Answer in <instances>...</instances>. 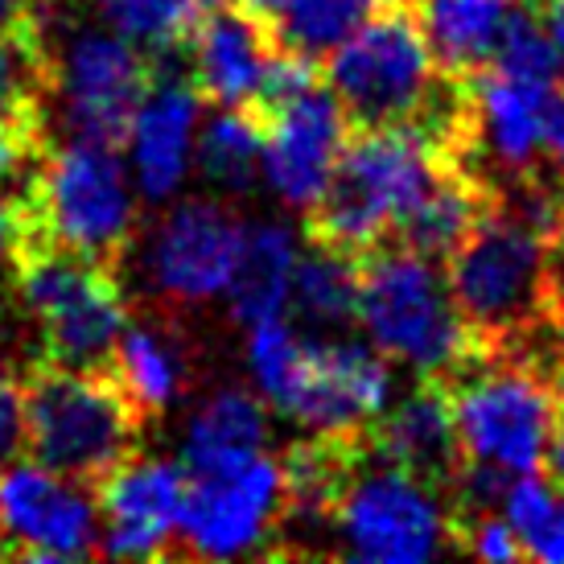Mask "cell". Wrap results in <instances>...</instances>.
I'll list each match as a JSON object with an SVG mask.
<instances>
[{
  "mask_svg": "<svg viewBox=\"0 0 564 564\" xmlns=\"http://www.w3.org/2000/svg\"><path fill=\"white\" fill-rule=\"evenodd\" d=\"M462 317L486 350H523L564 362V248L507 189L445 256Z\"/></svg>",
  "mask_w": 564,
  "mask_h": 564,
  "instance_id": "obj_1",
  "label": "cell"
},
{
  "mask_svg": "<svg viewBox=\"0 0 564 564\" xmlns=\"http://www.w3.org/2000/svg\"><path fill=\"white\" fill-rule=\"evenodd\" d=\"M322 75L355 128L412 124L441 153L462 158L470 137V79L437 66L412 0H379L376 13L326 54Z\"/></svg>",
  "mask_w": 564,
  "mask_h": 564,
  "instance_id": "obj_2",
  "label": "cell"
},
{
  "mask_svg": "<svg viewBox=\"0 0 564 564\" xmlns=\"http://www.w3.org/2000/svg\"><path fill=\"white\" fill-rule=\"evenodd\" d=\"M248 371L268 404L310 433H359L392 404V359L376 343L301 338L284 317L251 326Z\"/></svg>",
  "mask_w": 564,
  "mask_h": 564,
  "instance_id": "obj_3",
  "label": "cell"
},
{
  "mask_svg": "<svg viewBox=\"0 0 564 564\" xmlns=\"http://www.w3.org/2000/svg\"><path fill=\"white\" fill-rule=\"evenodd\" d=\"M445 161L449 153L412 124L355 128L326 194L314 210H305V239L371 256L392 243Z\"/></svg>",
  "mask_w": 564,
  "mask_h": 564,
  "instance_id": "obj_4",
  "label": "cell"
},
{
  "mask_svg": "<svg viewBox=\"0 0 564 564\" xmlns=\"http://www.w3.org/2000/svg\"><path fill=\"white\" fill-rule=\"evenodd\" d=\"M470 466L532 474L549 462L564 408V362L523 350H482L445 379Z\"/></svg>",
  "mask_w": 564,
  "mask_h": 564,
  "instance_id": "obj_5",
  "label": "cell"
},
{
  "mask_svg": "<svg viewBox=\"0 0 564 564\" xmlns=\"http://www.w3.org/2000/svg\"><path fill=\"white\" fill-rule=\"evenodd\" d=\"M116 149L87 137L50 144L30 194L13 203L17 243L46 239L99 264H124L137 243V189Z\"/></svg>",
  "mask_w": 564,
  "mask_h": 564,
  "instance_id": "obj_6",
  "label": "cell"
},
{
  "mask_svg": "<svg viewBox=\"0 0 564 564\" xmlns=\"http://www.w3.org/2000/svg\"><path fill=\"white\" fill-rule=\"evenodd\" d=\"M359 326L392 362L421 379H449L486 346L462 317L445 268L404 243H383L362 256Z\"/></svg>",
  "mask_w": 564,
  "mask_h": 564,
  "instance_id": "obj_7",
  "label": "cell"
},
{
  "mask_svg": "<svg viewBox=\"0 0 564 564\" xmlns=\"http://www.w3.org/2000/svg\"><path fill=\"white\" fill-rule=\"evenodd\" d=\"M30 388V457L50 470L99 486L141 449L149 416L132 404L111 367H66L37 359Z\"/></svg>",
  "mask_w": 564,
  "mask_h": 564,
  "instance_id": "obj_8",
  "label": "cell"
},
{
  "mask_svg": "<svg viewBox=\"0 0 564 564\" xmlns=\"http://www.w3.org/2000/svg\"><path fill=\"white\" fill-rule=\"evenodd\" d=\"M13 289L42 334V359L66 367H108L128 326L120 268L46 239H21Z\"/></svg>",
  "mask_w": 564,
  "mask_h": 564,
  "instance_id": "obj_9",
  "label": "cell"
},
{
  "mask_svg": "<svg viewBox=\"0 0 564 564\" xmlns=\"http://www.w3.org/2000/svg\"><path fill=\"white\" fill-rule=\"evenodd\" d=\"M457 549L449 499L412 470L367 449L350 470L329 519V552L362 564H424Z\"/></svg>",
  "mask_w": 564,
  "mask_h": 564,
  "instance_id": "obj_10",
  "label": "cell"
},
{
  "mask_svg": "<svg viewBox=\"0 0 564 564\" xmlns=\"http://www.w3.org/2000/svg\"><path fill=\"white\" fill-rule=\"evenodd\" d=\"M284 511H289L284 462L268 449L189 474L182 556H206V561H231L256 552L281 556Z\"/></svg>",
  "mask_w": 564,
  "mask_h": 564,
  "instance_id": "obj_11",
  "label": "cell"
},
{
  "mask_svg": "<svg viewBox=\"0 0 564 564\" xmlns=\"http://www.w3.org/2000/svg\"><path fill=\"white\" fill-rule=\"evenodd\" d=\"M158 70L120 30H79L54 54V95L70 137L124 144Z\"/></svg>",
  "mask_w": 564,
  "mask_h": 564,
  "instance_id": "obj_12",
  "label": "cell"
},
{
  "mask_svg": "<svg viewBox=\"0 0 564 564\" xmlns=\"http://www.w3.org/2000/svg\"><path fill=\"white\" fill-rule=\"evenodd\" d=\"M104 516L91 482L50 470L37 457L0 470V556L9 561H83L99 556Z\"/></svg>",
  "mask_w": 564,
  "mask_h": 564,
  "instance_id": "obj_13",
  "label": "cell"
},
{
  "mask_svg": "<svg viewBox=\"0 0 564 564\" xmlns=\"http://www.w3.org/2000/svg\"><path fill=\"white\" fill-rule=\"evenodd\" d=\"M248 223L219 198L170 206L144 239V276L165 305H206L231 293Z\"/></svg>",
  "mask_w": 564,
  "mask_h": 564,
  "instance_id": "obj_14",
  "label": "cell"
},
{
  "mask_svg": "<svg viewBox=\"0 0 564 564\" xmlns=\"http://www.w3.org/2000/svg\"><path fill=\"white\" fill-rule=\"evenodd\" d=\"M556 83L523 79L486 66L470 79V137L462 165L490 189L549 173V111Z\"/></svg>",
  "mask_w": 564,
  "mask_h": 564,
  "instance_id": "obj_15",
  "label": "cell"
},
{
  "mask_svg": "<svg viewBox=\"0 0 564 564\" xmlns=\"http://www.w3.org/2000/svg\"><path fill=\"white\" fill-rule=\"evenodd\" d=\"M104 544L99 556L111 561H165L182 556V519H186L189 474L165 457H128L95 486Z\"/></svg>",
  "mask_w": 564,
  "mask_h": 564,
  "instance_id": "obj_16",
  "label": "cell"
},
{
  "mask_svg": "<svg viewBox=\"0 0 564 564\" xmlns=\"http://www.w3.org/2000/svg\"><path fill=\"white\" fill-rule=\"evenodd\" d=\"M186 75L215 108H256L276 54V21L251 0H215L186 33Z\"/></svg>",
  "mask_w": 564,
  "mask_h": 564,
  "instance_id": "obj_17",
  "label": "cell"
},
{
  "mask_svg": "<svg viewBox=\"0 0 564 564\" xmlns=\"http://www.w3.org/2000/svg\"><path fill=\"white\" fill-rule=\"evenodd\" d=\"M260 120H264L268 189L293 210H314L355 132L338 95L322 79L317 87L293 95L289 104L272 108Z\"/></svg>",
  "mask_w": 564,
  "mask_h": 564,
  "instance_id": "obj_18",
  "label": "cell"
},
{
  "mask_svg": "<svg viewBox=\"0 0 564 564\" xmlns=\"http://www.w3.org/2000/svg\"><path fill=\"white\" fill-rule=\"evenodd\" d=\"M371 449L412 470L429 486H437L449 499V490L462 478L466 454L457 441L454 404H449L445 379H421L404 400L388 404V412L371 424Z\"/></svg>",
  "mask_w": 564,
  "mask_h": 564,
  "instance_id": "obj_19",
  "label": "cell"
},
{
  "mask_svg": "<svg viewBox=\"0 0 564 564\" xmlns=\"http://www.w3.org/2000/svg\"><path fill=\"white\" fill-rule=\"evenodd\" d=\"M198 116H203V95L189 83V75H165L149 87L137 120L128 128V161L132 177L144 198L165 203L173 189L182 186L189 170V158L198 149Z\"/></svg>",
  "mask_w": 564,
  "mask_h": 564,
  "instance_id": "obj_20",
  "label": "cell"
},
{
  "mask_svg": "<svg viewBox=\"0 0 564 564\" xmlns=\"http://www.w3.org/2000/svg\"><path fill=\"white\" fill-rule=\"evenodd\" d=\"M516 4L519 0H412L433 58L457 79H474L495 63Z\"/></svg>",
  "mask_w": 564,
  "mask_h": 564,
  "instance_id": "obj_21",
  "label": "cell"
},
{
  "mask_svg": "<svg viewBox=\"0 0 564 564\" xmlns=\"http://www.w3.org/2000/svg\"><path fill=\"white\" fill-rule=\"evenodd\" d=\"M108 367L111 376L124 383L132 404L149 416V424L161 421L189 388L186 343H182V334H173L161 322H149V326H132L128 322Z\"/></svg>",
  "mask_w": 564,
  "mask_h": 564,
  "instance_id": "obj_22",
  "label": "cell"
},
{
  "mask_svg": "<svg viewBox=\"0 0 564 564\" xmlns=\"http://www.w3.org/2000/svg\"><path fill=\"white\" fill-rule=\"evenodd\" d=\"M301 239L293 227L284 223H248L243 251H239L236 281H231V314L243 326L268 322V317H284L289 301H293V276H297L301 260Z\"/></svg>",
  "mask_w": 564,
  "mask_h": 564,
  "instance_id": "obj_23",
  "label": "cell"
},
{
  "mask_svg": "<svg viewBox=\"0 0 564 564\" xmlns=\"http://www.w3.org/2000/svg\"><path fill=\"white\" fill-rule=\"evenodd\" d=\"M268 400L260 388H239L227 383L210 392L198 404V412L186 424V445H182V466L189 474L227 466L236 457H248L268 445Z\"/></svg>",
  "mask_w": 564,
  "mask_h": 564,
  "instance_id": "obj_24",
  "label": "cell"
},
{
  "mask_svg": "<svg viewBox=\"0 0 564 564\" xmlns=\"http://www.w3.org/2000/svg\"><path fill=\"white\" fill-rule=\"evenodd\" d=\"M486 198H490V186L482 177L449 158L441 165L437 182L424 189L421 203L408 210V219L400 223L392 243H404V248H416L433 260H445L474 227V219L482 215Z\"/></svg>",
  "mask_w": 564,
  "mask_h": 564,
  "instance_id": "obj_25",
  "label": "cell"
},
{
  "mask_svg": "<svg viewBox=\"0 0 564 564\" xmlns=\"http://www.w3.org/2000/svg\"><path fill=\"white\" fill-rule=\"evenodd\" d=\"M54 95V50L42 9L0 21V120L46 116Z\"/></svg>",
  "mask_w": 564,
  "mask_h": 564,
  "instance_id": "obj_26",
  "label": "cell"
},
{
  "mask_svg": "<svg viewBox=\"0 0 564 564\" xmlns=\"http://www.w3.org/2000/svg\"><path fill=\"white\" fill-rule=\"evenodd\" d=\"M362 301V256L329 243H314L301 251L293 276V310L314 329H343L359 322Z\"/></svg>",
  "mask_w": 564,
  "mask_h": 564,
  "instance_id": "obj_27",
  "label": "cell"
},
{
  "mask_svg": "<svg viewBox=\"0 0 564 564\" xmlns=\"http://www.w3.org/2000/svg\"><path fill=\"white\" fill-rule=\"evenodd\" d=\"M198 165L223 194H248L264 173V120L251 108H215L198 132Z\"/></svg>",
  "mask_w": 564,
  "mask_h": 564,
  "instance_id": "obj_28",
  "label": "cell"
},
{
  "mask_svg": "<svg viewBox=\"0 0 564 564\" xmlns=\"http://www.w3.org/2000/svg\"><path fill=\"white\" fill-rule=\"evenodd\" d=\"M502 516L532 561L564 564V482L540 478V470L516 474L502 495Z\"/></svg>",
  "mask_w": 564,
  "mask_h": 564,
  "instance_id": "obj_29",
  "label": "cell"
},
{
  "mask_svg": "<svg viewBox=\"0 0 564 564\" xmlns=\"http://www.w3.org/2000/svg\"><path fill=\"white\" fill-rule=\"evenodd\" d=\"M379 9V0H276L272 21L289 50L326 58Z\"/></svg>",
  "mask_w": 564,
  "mask_h": 564,
  "instance_id": "obj_30",
  "label": "cell"
},
{
  "mask_svg": "<svg viewBox=\"0 0 564 564\" xmlns=\"http://www.w3.org/2000/svg\"><path fill=\"white\" fill-rule=\"evenodd\" d=\"M215 0H95V9L108 17L111 30H120L144 50L170 54L186 42L194 21Z\"/></svg>",
  "mask_w": 564,
  "mask_h": 564,
  "instance_id": "obj_31",
  "label": "cell"
},
{
  "mask_svg": "<svg viewBox=\"0 0 564 564\" xmlns=\"http://www.w3.org/2000/svg\"><path fill=\"white\" fill-rule=\"evenodd\" d=\"M30 454V388L25 376L0 371V470Z\"/></svg>",
  "mask_w": 564,
  "mask_h": 564,
  "instance_id": "obj_32",
  "label": "cell"
},
{
  "mask_svg": "<svg viewBox=\"0 0 564 564\" xmlns=\"http://www.w3.org/2000/svg\"><path fill=\"white\" fill-rule=\"evenodd\" d=\"M457 549L470 552V556H482V561H523L528 556L523 540L507 523V516H495V511L466 519L462 532H457Z\"/></svg>",
  "mask_w": 564,
  "mask_h": 564,
  "instance_id": "obj_33",
  "label": "cell"
},
{
  "mask_svg": "<svg viewBox=\"0 0 564 564\" xmlns=\"http://www.w3.org/2000/svg\"><path fill=\"white\" fill-rule=\"evenodd\" d=\"M13 260H17V210L13 203L0 194V281H13Z\"/></svg>",
  "mask_w": 564,
  "mask_h": 564,
  "instance_id": "obj_34",
  "label": "cell"
},
{
  "mask_svg": "<svg viewBox=\"0 0 564 564\" xmlns=\"http://www.w3.org/2000/svg\"><path fill=\"white\" fill-rule=\"evenodd\" d=\"M549 173H564V87L549 111Z\"/></svg>",
  "mask_w": 564,
  "mask_h": 564,
  "instance_id": "obj_35",
  "label": "cell"
},
{
  "mask_svg": "<svg viewBox=\"0 0 564 564\" xmlns=\"http://www.w3.org/2000/svg\"><path fill=\"white\" fill-rule=\"evenodd\" d=\"M544 25H549L552 33V46H556V54H561V63H564V0H544Z\"/></svg>",
  "mask_w": 564,
  "mask_h": 564,
  "instance_id": "obj_36",
  "label": "cell"
},
{
  "mask_svg": "<svg viewBox=\"0 0 564 564\" xmlns=\"http://www.w3.org/2000/svg\"><path fill=\"white\" fill-rule=\"evenodd\" d=\"M549 474L556 482H564V408H561V424H556L552 445H549Z\"/></svg>",
  "mask_w": 564,
  "mask_h": 564,
  "instance_id": "obj_37",
  "label": "cell"
},
{
  "mask_svg": "<svg viewBox=\"0 0 564 564\" xmlns=\"http://www.w3.org/2000/svg\"><path fill=\"white\" fill-rule=\"evenodd\" d=\"M552 177V194H556V236H561L564 248V173H549Z\"/></svg>",
  "mask_w": 564,
  "mask_h": 564,
  "instance_id": "obj_38",
  "label": "cell"
},
{
  "mask_svg": "<svg viewBox=\"0 0 564 564\" xmlns=\"http://www.w3.org/2000/svg\"><path fill=\"white\" fill-rule=\"evenodd\" d=\"M33 9H46V4H42V0H0V21H4V17L33 13Z\"/></svg>",
  "mask_w": 564,
  "mask_h": 564,
  "instance_id": "obj_39",
  "label": "cell"
},
{
  "mask_svg": "<svg viewBox=\"0 0 564 564\" xmlns=\"http://www.w3.org/2000/svg\"><path fill=\"white\" fill-rule=\"evenodd\" d=\"M251 4H260V9H268V13H272V4H276V0H251Z\"/></svg>",
  "mask_w": 564,
  "mask_h": 564,
  "instance_id": "obj_40",
  "label": "cell"
}]
</instances>
